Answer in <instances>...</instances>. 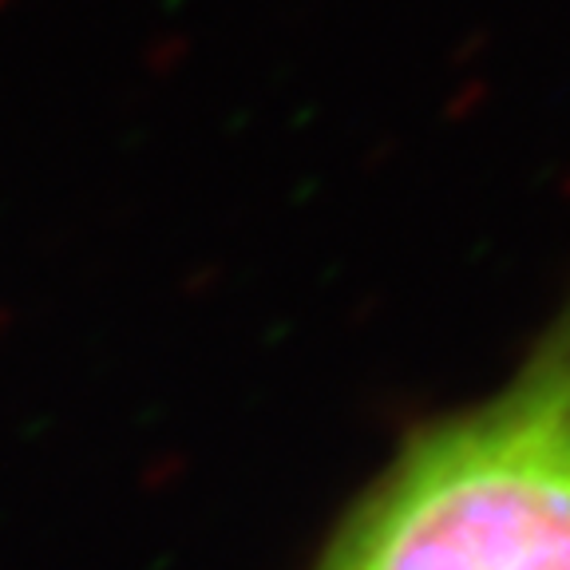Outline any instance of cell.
Wrapping results in <instances>:
<instances>
[{"label": "cell", "instance_id": "cell-1", "mask_svg": "<svg viewBox=\"0 0 570 570\" xmlns=\"http://www.w3.org/2000/svg\"><path fill=\"white\" fill-rule=\"evenodd\" d=\"M317 570H570V305L491 401L392 460Z\"/></svg>", "mask_w": 570, "mask_h": 570}]
</instances>
